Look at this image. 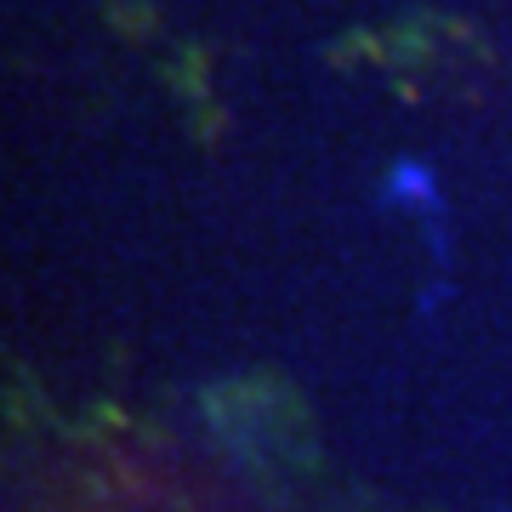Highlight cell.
<instances>
[{
	"label": "cell",
	"mask_w": 512,
	"mask_h": 512,
	"mask_svg": "<svg viewBox=\"0 0 512 512\" xmlns=\"http://www.w3.org/2000/svg\"><path fill=\"white\" fill-rule=\"evenodd\" d=\"M382 200L387 205H404V211H416V217H427V228L444 217V188H439V171L427 160H393L382 177Z\"/></svg>",
	"instance_id": "obj_1"
}]
</instances>
